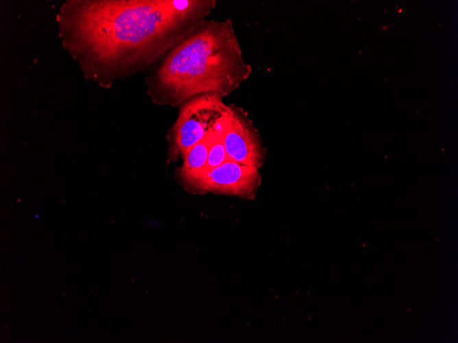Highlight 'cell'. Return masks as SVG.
<instances>
[{
  "label": "cell",
  "mask_w": 458,
  "mask_h": 343,
  "mask_svg": "<svg viewBox=\"0 0 458 343\" xmlns=\"http://www.w3.org/2000/svg\"><path fill=\"white\" fill-rule=\"evenodd\" d=\"M212 0L99 1L83 6L77 29L113 75L165 57L213 8Z\"/></svg>",
  "instance_id": "1"
},
{
  "label": "cell",
  "mask_w": 458,
  "mask_h": 343,
  "mask_svg": "<svg viewBox=\"0 0 458 343\" xmlns=\"http://www.w3.org/2000/svg\"><path fill=\"white\" fill-rule=\"evenodd\" d=\"M252 72L230 20H203L165 57L149 78L154 100L177 107L202 94L226 96Z\"/></svg>",
  "instance_id": "2"
},
{
  "label": "cell",
  "mask_w": 458,
  "mask_h": 343,
  "mask_svg": "<svg viewBox=\"0 0 458 343\" xmlns=\"http://www.w3.org/2000/svg\"><path fill=\"white\" fill-rule=\"evenodd\" d=\"M179 114L169 134V160L182 157L194 144L215 128L227 106L221 97L206 94L195 97L180 105Z\"/></svg>",
  "instance_id": "3"
},
{
  "label": "cell",
  "mask_w": 458,
  "mask_h": 343,
  "mask_svg": "<svg viewBox=\"0 0 458 343\" xmlns=\"http://www.w3.org/2000/svg\"><path fill=\"white\" fill-rule=\"evenodd\" d=\"M261 181L258 168L228 160L180 183L190 191L252 199Z\"/></svg>",
  "instance_id": "4"
},
{
  "label": "cell",
  "mask_w": 458,
  "mask_h": 343,
  "mask_svg": "<svg viewBox=\"0 0 458 343\" xmlns=\"http://www.w3.org/2000/svg\"><path fill=\"white\" fill-rule=\"evenodd\" d=\"M221 131L228 160L257 168L262 165L263 148L251 125L239 111L227 106Z\"/></svg>",
  "instance_id": "5"
},
{
  "label": "cell",
  "mask_w": 458,
  "mask_h": 343,
  "mask_svg": "<svg viewBox=\"0 0 458 343\" xmlns=\"http://www.w3.org/2000/svg\"><path fill=\"white\" fill-rule=\"evenodd\" d=\"M216 133L215 125L214 129L191 147L183 155L182 165L177 172L180 182L198 175L205 169L209 149Z\"/></svg>",
  "instance_id": "6"
},
{
  "label": "cell",
  "mask_w": 458,
  "mask_h": 343,
  "mask_svg": "<svg viewBox=\"0 0 458 343\" xmlns=\"http://www.w3.org/2000/svg\"><path fill=\"white\" fill-rule=\"evenodd\" d=\"M216 129L217 133L209 149L206 165L204 170L215 168L228 160L221 131L222 123L219 126L216 125Z\"/></svg>",
  "instance_id": "7"
},
{
  "label": "cell",
  "mask_w": 458,
  "mask_h": 343,
  "mask_svg": "<svg viewBox=\"0 0 458 343\" xmlns=\"http://www.w3.org/2000/svg\"><path fill=\"white\" fill-rule=\"evenodd\" d=\"M391 25H385V26L382 27V29L385 30L387 28H388L389 27H390Z\"/></svg>",
  "instance_id": "8"
},
{
  "label": "cell",
  "mask_w": 458,
  "mask_h": 343,
  "mask_svg": "<svg viewBox=\"0 0 458 343\" xmlns=\"http://www.w3.org/2000/svg\"><path fill=\"white\" fill-rule=\"evenodd\" d=\"M402 8H400V9L398 10V12L400 14V13L402 12Z\"/></svg>",
  "instance_id": "9"
}]
</instances>
